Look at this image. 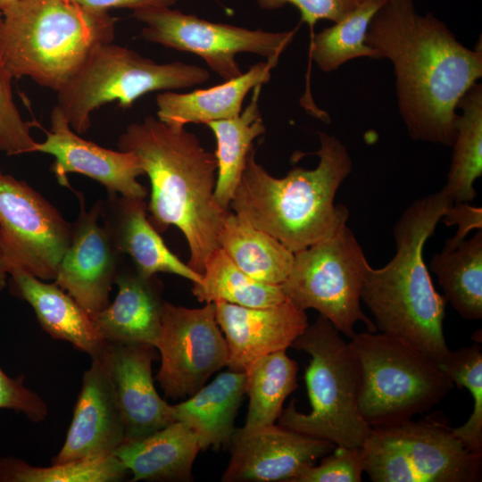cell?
<instances>
[{"instance_id":"603a6c76","label":"cell","mask_w":482,"mask_h":482,"mask_svg":"<svg viewBox=\"0 0 482 482\" xmlns=\"http://www.w3.org/2000/svg\"><path fill=\"white\" fill-rule=\"evenodd\" d=\"M278 62H261L246 72L215 87L188 93L165 91L156 96L157 118L170 125L185 127L237 117L250 90L270 79Z\"/></svg>"},{"instance_id":"b9f144b4","label":"cell","mask_w":482,"mask_h":482,"mask_svg":"<svg viewBox=\"0 0 482 482\" xmlns=\"http://www.w3.org/2000/svg\"><path fill=\"white\" fill-rule=\"evenodd\" d=\"M16 1L17 0H0V11L2 12L4 8Z\"/></svg>"},{"instance_id":"9a60e30c","label":"cell","mask_w":482,"mask_h":482,"mask_svg":"<svg viewBox=\"0 0 482 482\" xmlns=\"http://www.w3.org/2000/svg\"><path fill=\"white\" fill-rule=\"evenodd\" d=\"M79 213L72 237L62 258L54 283L67 292L88 314L109 303V294L119 271L120 254L102 223L100 201L87 210L78 194Z\"/></svg>"},{"instance_id":"ab89813d","label":"cell","mask_w":482,"mask_h":482,"mask_svg":"<svg viewBox=\"0 0 482 482\" xmlns=\"http://www.w3.org/2000/svg\"><path fill=\"white\" fill-rule=\"evenodd\" d=\"M88 9L108 12L111 8H129L133 11L170 7L178 0H69Z\"/></svg>"},{"instance_id":"ffe728a7","label":"cell","mask_w":482,"mask_h":482,"mask_svg":"<svg viewBox=\"0 0 482 482\" xmlns=\"http://www.w3.org/2000/svg\"><path fill=\"white\" fill-rule=\"evenodd\" d=\"M146 212L145 199L109 194L105 201H100L101 220L112 244L120 254L131 258L140 274L171 273L198 283L202 275L170 252Z\"/></svg>"},{"instance_id":"83f0119b","label":"cell","mask_w":482,"mask_h":482,"mask_svg":"<svg viewBox=\"0 0 482 482\" xmlns=\"http://www.w3.org/2000/svg\"><path fill=\"white\" fill-rule=\"evenodd\" d=\"M429 268L437 277L444 297L468 320L482 318V230L453 249L433 255Z\"/></svg>"},{"instance_id":"5bb4252c","label":"cell","mask_w":482,"mask_h":482,"mask_svg":"<svg viewBox=\"0 0 482 482\" xmlns=\"http://www.w3.org/2000/svg\"><path fill=\"white\" fill-rule=\"evenodd\" d=\"M337 445L280 425L236 428L228 449L224 482H293L301 471Z\"/></svg>"},{"instance_id":"277c9868","label":"cell","mask_w":482,"mask_h":482,"mask_svg":"<svg viewBox=\"0 0 482 482\" xmlns=\"http://www.w3.org/2000/svg\"><path fill=\"white\" fill-rule=\"evenodd\" d=\"M319 137L317 167H295L281 179L256 162L253 146L229 206L293 253L330 236L349 217L335 197L352 171L351 157L337 137L324 132Z\"/></svg>"},{"instance_id":"7402d4cb","label":"cell","mask_w":482,"mask_h":482,"mask_svg":"<svg viewBox=\"0 0 482 482\" xmlns=\"http://www.w3.org/2000/svg\"><path fill=\"white\" fill-rule=\"evenodd\" d=\"M8 276L12 294L32 307L38 323L52 338L71 343L91 359L103 353L106 342L90 315L67 292L21 270H12Z\"/></svg>"},{"instance_id":"74e56055","label":"cell","mask_w":482,"mask_h":482,"mask_svg":"<svg viewBox=\"0 0 482 482\" xmlns=\"http://www.w3.org/2000/svg\"><path fill=\"white\" fill-rule=\"evenodd\" d=\"M0 409L21 412L34 422L43 421L48 414L44 400L24 385L23 375L11 378L1 368Z\"/></svg>"},{"instance_id":"8d00e7d4","label":"cell","mask_w":482,"mask_h":482,"mask_svg":"<svg viewBox=\"0 0 482 482\" xmlns=\"http://www.w3.org/2000/svg\"><path fill=\"white\" fill-rule=\"evenodd\" d=\"M366 0H256L259 6L266 10L280 8L286 4L296 7L301 21L306 22L312 30L320 20L335 22L355 10Z\"/></svg>"},{"instance_id":"9c48e42d","label":"cell","mask_w":482,"mask_h":482,"mask_svg":"<svg viewBox=\"0 0 482 482\" xmlns=\"http://www.w3.org/2000/svg\"><path fill=\"white\" fill-rule=\"evenodd\" d=\"M374 482H478L482 454L469 450L439 412L371 428L362 445Z\"/></svg>"},{"instance_id":"44dd1931","label":"cell","mask_w":482,"mask_h":482,"mask_svg":"<svg viewBox=\"0 0 482 482\" xmlns=\"http://www.w3.org/2000/svg\"><path fill=\"white\" fill-rule=\"evenodd\" d=\"M112 303L89 314L106 343L146 344L155 347L162 321V283L134 270H120Z\"/></svg>"},{"instance_id":"4316f807","label":"cell","mask_w":482,"mask_h":482,"mask_svg":"<svg viewBox=\"0 0 482 482\" xmlns=\"http://www.w3.org/2000/svg\"><path fill=\"white\" fill-rule=\"evenodd\" d=\"M262 84L253 88L249 104L235 118L214 120L206 125L213 132L217 148V175L214 196L217 203L229 211L233 195L244 172L253 140L265 133L259 108Z\"/></svg>"},{"instance_id":"cb8c5ba5","label":"cell","mask_w":482,"mask_h":482,"mask_svg":"<svg viewBox=\"0 0 482 482\" xmlns=\"http://www.w3.org/2000/svg\"><path fill=\"white\" fill-rule=\"evenodd\" d=\"M201 451L196 434L186 424L174 421L137 440L124 442L114 453L131 481L193 480L192 468Z\"/></svg>"},{"instance_id":"484cf974","label":"cell","mask_w":482,"mask_h":482,"mask_svg":"<svg viewBox=\"0 0 482 482\" xmlns=\"http://www.w3.org/2000/svg\"><path fill=\"white\" fill-rule=\"evenodd\" d=\"M218 243L240 270L259 281L281 285L291 271L294 253L235 212L226 216Z\"/></svg>"},{"instance_id":"7a4b0ae2","label":"cell","mask_w":482,"mask_h":482,"mask_svg":"<svg viewBox=\"0 0 482 482\" xmlns=\"http://www.w3.org/2000/svg\"><path fill=\"white\" fill-rule=\"evenodd\" d=\"M118 147L135 154L150 179L149 221L158 232L170 226L182 232L189 247L187 265L202 275L230 212L214 196L215 154L185 127L153 116L127 126Z\"/></svg>"},{"instance_id":"d6986e66","label":"cell","mask_w":482,"mask_h":482,"mask_svg":"<svg viewBox=\"0 0 482 482\" xmlns=\"http://www.w3.org/2000/svg\"><path fill=\"white\" fill-rule=\"evenodd\" d=\"M125 428L103 353L92 358L82 377L64 444L52 463L113 455Z\"/></svg>"},{"instance_id":"4dcf8cb0","label":"cell","mask_w":482,"mask_h":482,"mask_svg":"<svg viewBox=\"0 0 482 482\" xmlns=\"http://www.w3.org/2000/svg\"><path fill=\"white\" fill-rule=\"evenodd\" d=\"M192 292L200 303L226 302L250 308L270 307L287 300L281 285L250 277L220 247L209 259L201 280L194 283Z\"/></svg>"},{"instance_id":"7c38bea8","label":"cell","mask_w":482,"mask_h":482,"mask_svg":"<svg viewBox=\"0 0 482 482\" xmlns=\"http://www.w3.org/2000/svg\"><path fill=\"white\" fill-rule=\"evenodd\" d=\"M72 225L26 182L0 172V257L7 273L54 279Z\"/></svg>"},{"instance_id":"2e32d148","label":"cell","mask_w":482,"mask_h":482,"mask_svg":"<svg viewBox=\"0 0 482 482\" xmlns=\"http://www.w3.org/2000/svg\"><path fill=\"white\" fill-rule=\"evenodd\" d=\"M46 139L36 143L34 153L52 155L51 171L61 186L70 187L68 174L79 173L104 186L108 194L145 199L146 188L137 178L144 175L137 157L130 152L104 148L82 138L54 106Z\"/></svg>"},{"instance_id":"f35d334b","label":"cell","mask_w":482,"mask_h":482,"mask_svg":"<svg viewBox=\"0 0 482 482\" xmlns=\"http://www.w3.org/2000/svg\"><path fill=\"white\" fill-rule=\"evenodd\" d=\"M447 226L457 225L456 234L447 239L443 249L455 248L465 240L469 232L482 229V209L469 203H453L440 220Z\"/></svg>"},{"instance_id":"3957f363","label":"cell","mask_w":482,"mask_h":482,"mask_svg":"<svg viewBox=\"0 0 482 482\" xmlns=\"http://www.w3.org/2000/svg\"><path fill=\"white\" fill-rule=\"evenodd\" d=\"M453 204L442 188L407 207L393 229L395 254L381 268L370 266L361 297L377 330L400 338L437 364L450 353L443 325L447 302L434 287L423 250Z\"/></svg>"},{"instance_id":"8992f818","label":"cell","mask_w":482,"mask_h":482,"mask_svg":"<svg viewBox=\"0 0 482 482\" xmlns=\"http://www.w3.org/2000/svg\"><path fill=\"white\" fill-rule=\"evenodd\" d=\"M291 347L311 356L304 380L312 409L300 412L292 400L278 424L337 446L361 447L371 427L360 410L361 372L349 344L328 319L319 315Z\"/></svg>"},{"instance_id":"60d3db41","label":"cell","mask_w":482,"mask_h":482,"mask_svg":"<svg viewBox=\"0 0 482 482\" xmlns=\"http://www.w3.org/2000/svg\"><path fill=\"white\" fill-rule=\"evenodd\" d=\"M8 273L6 272L0 257V292L6 286Z\"/></svg>"},{"instance_id":"8fae6325","label":"cell","mask_w":482,"mask_h":482,"mask_svg":"<svg viewBox=\"0 0 482 482\" xmlns=\"http://www.w3.org/2000/svg\"><path fill=\"white\" fill-rule=\"evenodd\" d=\"M132 16L145 24L141 30L143 39L199 55L224 80L242 73L236 60L239 53L259 54L278 62L298 29H249L212 22L170 7L137 10Z\"/></svg>"},{"instance_id":"d6a6232c","label":"cell","mask_w":482,"mask_h":482,"mask_svg":"<svg viewBox=\"0 0 482 482\" xmlns=\"http://www.w3.org/2000/svg\"><path fill=\"white\" fill-rule=\"evenodd\" d=\"M128 470L115 455L37 467L15 457L0 458V482H117Z\"/></svg>"},{"instance_id":"4fadbf2b","label":"cell","mask_w":482,"mask_h":482,"mask_svg":"<svg viewBox=\"0 0 482 482\" xmlns=\"http://www.w3.org/2000/svg\"><path fill=\"white\" fill-rule=\"evenodd\" d=\"M155 348L161 356L155 379L164 395L179 399L197 392L229 360L214 303L191 309L163 302Z\"/></svg>"},{"instance_id":"836d02e7","label":"cell","mask_w":482,"mask_h":482,"mask_svg":"<svg viewBox=\"0 0 482 482\" xmlns=\"http://www.w3.org/2000/svg\"><path fill=\"white\" fill-rule=\"evenodd\" d=\"M439 367L458 387L469 390L473 410L468 420L453 428L454 435L471 452L482 454V351L478 343L450 351Z\"/></svg>"},{"instance_id":"ba28073f","label":"cell","mask_w":482,"mask_h":482,"mask_svg":"<svg viewBox=\"0 0 482 482\" xmlns=\"http://www.w3.org/2000/svg\"><path fill=\"white\" fill-rule=\"evenodd\" d=\"M209 77L201 66L179 61L157 63L134 50L108 43L56 92L55 106L80 135L90 128L92 112L108 103L117 101L128 108L149 92L191 87Z\"/></svg>"},{"instance_id":"f546056e","label":"cell","mask_w":482,"mask_h":482,"mask_svg":"<svg viewBox=\"0 0 482 482\" xmlns=\"http://www.w3.org/2000/svg\"><path fill=\"white\" fill-rule=\"evenodd\" d=\"M298 365L286 350L262 356L245 370L249 405L244 429L275 424L287 397L297 387Z\"/></svg>"},{"instance_id":"ac0fdd59","label":"cell","mask_w":482,"mask_h":482,"mask_svg":"<svg viewBox=\"0 0 482 482\" xmlns=\"http://www.w3.org/2000/svg\"><path fill=\"white\" fill-rule=\"evenodd\" d=\"M214 304L229 350L227 367L234 371H245L255 360L291 347L309 325L305 311L288 300L264 308Z\"/></svg>"},{"instance_id":"d4e9b609","label":"cell","mask_w":482,"mask_h":482,"mask_svg":"<svg viewBox=\"0 0 482 482\" xmlns=\"http://www.w3.org/2000/svg\"><path fill=\"white\" fill-rule=\"evenodd\" d=\"M245 383V371L229 370L219 374L187 400L171 405L174 421L186 424L196 434L202 451L228 448Z\"/></svg>"},{"instance_id":"30bf717a","label":"cell","mask_w":482,"mask_h":482,"mask_svg":"<svg viewBox=\"0 0 482 482\" xmlns=\"http://www.w3.org/2000/svg\"><path fill=\"white\" fill-rule=\"evenodd\" d=\"M370 265L346 221L328 237L294 253L289 275L281 284L287 300L314 309L348 337L362 321L368 331L375 323L361 308L362 290Z\"/></svg>"},{"instance_id":"5b68a950","label":"cell","mask_w":482,"mask_h":482,"mask_svg":"<svg viewBox=\"0 0 482 482\" xmlns=\"http://www.w3.org/2000/svg\"><path fill=\"white\" fill-rule=\"evenodd\" d=\"M117 19L69 0H17L2 11L0 40L12 79L29 78L55 92L103 45Z\"/></svg>"},{"instance_id":"6da1fadb","label":"cell","mask_w":482,"mask_h":482,"mask_svg":"<svg viewBox=\"0 0 482 482\" xmlns=\"http://www.w3.org/2000/svg\"><path fill=\"white\" fill-rule=\"evenodd\" d=\"M365 42L394 67L400 114L413 140L452 146L457 104L482 77V46L470 49L413 0H386Z\"/></svg>"},{"instance_id":"f1b7e54d","label":"cell","mask_w":482,"mask_h":482,"mask_svg":"<svg viewBox=\"0 0 482 482\" xmlns=\"http://www.w3.org/2000/svg\"><path fill=\"white\" fill-rule=\"evenodd\" d=\"M452 162L443 188L453 203H470L476 197L475 181L482 175V86L475 83L457 104Z\"/></svg>"},{"instance_id":"52a82bcc","label":"cell","mask_w":482,"mask_h":482,"mask_svg":"<svg viewBox=\"0 0 482 482\" xmlns=\"http://www.w3.org/2000/svg\"><path fill=\"white\" fill-rule=\"evenodd\" d=\"M348 344L360 367V410L371 428L428 412L453 388L436 362L394 336L364 331Z\"/></svg>"},{"instance_id":"e0dca14e","label":"cell","mask_w":482,"mask_h":482,"mask_svg":"<svg viewBox=\"0 0 482 482\" xmlns=\"http://www.w3.org/2000/svg\"><path fill=\"white\" fill-rule=\"evenodd\" d=\"M156 356V348L151 345H105L103 357L123 420L124 442L140 439L174 422L171 405L154 386L152 362Z\"/></svg>"},{"instance_id":"e575fe53","label":"cell","mask_w":482,"mask_h":482,"mask_svg":"<svg viewBox=\"0 0 482 482\" xmlns=\"http://www.w3.org/2000/svg\"><path fill=\"white\" fill-rule=\"evenodd\" d=\"M1 21L0 11V27ZM12 79L0 40V152L7 155L34 153L37 142L30 134V123L24 120L14 101Z\"/></svg>"},{"instance_id":"1f68e13d","label":"cell","mask_w":482,"mask_h":482,"mask_svg":"<svg viewBox=\"0 0 482 482\" xmlns=\"http://www.w3.org/2000/svg\"><path fill=\"white\" fill-rule=\"evenodd\" d=\"M385 2L366 0L341 21L312 36L310 56L320 71H335L359 57L380 59L365 38L371 19Z\"/></svg>"},{"instance_id":"d590c367","label":"cell","mask_w":482,"mask_h":482,"mask_svg":"<svg viewBox=\"0 0 482 482\" xmlns=\"http://www.w3.org/2000/svg\"><path fill=\"white\" fill-rule=\"evenodd\" d=\"M363 472L362 446H336L320 465L304 468L293 482H360Z\"/></svg>"}]
</instances>
